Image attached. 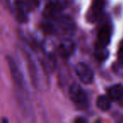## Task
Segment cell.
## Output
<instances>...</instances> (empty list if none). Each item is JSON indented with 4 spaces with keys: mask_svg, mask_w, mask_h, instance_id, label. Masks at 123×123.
<instances>
[{
    "mask_svg": "<svg viewBox=\"0 0 123 123\" xmlns=\"http://www.w3.org/2000/svg\"><path fill=\"white\" fill-rule=\"evenodd\" d=\"M70 99L79 107H85L88 105V96L79 84H73L69 89Z\"/></svg>",
    "mask_w": 123,
    "mask_h": 123,
    "instance_id": "obj_1",
    "label": "cell"
},
{
    "mask_svg": "<svg viewBox=\"0 0 123 123\" xmlns=\"http://www.w3.org/2000/svg\"><path fill=\"white\" fill-rule=\"evenodd\" d=\"M56 20V27L63 34L73 36L76 31V25L72 17L68 15H59L53 18Z\"/></svg>",
    "mask_w": 123,
    "mask_h": 123,
    "instance_id": "obj_2",
    "label": "cell"
},
{
    "mask_svg": "<svg viewBox=\"0 0 123 123\" xmlns=\"http://www.w3.org/2000/svg\"><path fill=\"white\" fill-rule=\"evenodd\" d=\"M75 73L82 83L89 84L94 80V72L84 62H79L75 66Z\"/></svg>",
    "mask_w": 123,
    "mask_h": 123,
    "instance_id": "obj_3",
    "label": "cell"
},
{
    "mask_svg": "<svg viewBox=\"0 0 123 123\" xmlns=\"http://www.w3.org/2000/svg\"><path fill=\"white\" fill-rule=\"evenodd\" d=\"M68 4V0H53L45 8V14L49 18H55L63 10Z\"/></svg>",
    "mask_w": 123,
    "mask_h": 123,
    "instance_id": "obj_4",
    "label": "cell"
},
{
    "mask_svg": "<svg viewBox=\"0 0 123 123\" xmlns=\"http://www.w3.org/2000/svg\"><path fill=\"white\" fill-rule=\"evenodd\" d=\"M10 7L15 19L19 23H26L28 21L27 11L25 5L20 0H10Z\"/></svg>",
    "mask_w": 123,
    "mask_h": 123,
    "instance_id": "obj_5",
    "label": "cell"
},
{
    "mask_svg": "<svg viewBox=\"0 0 123 123\" xmlns=\"http://www.w3.org/2000/svg\"><path fill=\"white\" fill-rule=\"evenodd\" d=\"M74 51H75V44L68 38L64 39L62 41L57 48L58 54L60 55L61 57L65 58V59L70 57L74 54Z\"/></svg>",
    "mask_w": 123,
    "mask_h": 123,
    "instance_id": "obj_6",
    "label": "cell"
},
{
    "mask_svg": "<svg viewBox=\"0 0 123 123\" xmlns=\"http://www.w3.org/2000/svg\"><path fill=\"white\" fill-rule=\"evenodd\" d=\"M111 28L110 25L104 24L97 34V45L101 46H107L111 41Z\"/></svg>",
    "mask_w": 123,
    "mask_h": 123,
    "instance_id": "obj_7",
    "label": "cell"
},
{
    "mask_svg": "<svg viewBox=\"0 0 123 123\" xmlns=\"http://www.w3.org/2000/svg\"><path fill=\"white\" fill-rule=\"evenodd\" d=\"M7 61L8 63H9V67L10 68V72L14 81L17 85H19V87H22L23 84H24V83H23V76L21 74V72L19 71V68H18L17 64H16L15 61L14 60V58H12L9 56H7Z\"/></svg>",
    "mask_w": 123,
    "mask_h": 123,
    "instance_id": "obj_8",
    "label": "cell"
},
{
    "mask_svg": "<svg viewBox=\"0 0 123 123\" xmlns=\"http://www.w3.org/2000/svg\"><path fill=\"white\" fill-rule=\"evenodd\" d=\"M107 96L112 100H121L123 99V86L121 84H115L107 89Z\"/></svg>",
    "mask_w": 123,
    "mask_h": 123,
    "instance_id": "obj_9",
    "label": "cell"
},
{
    "mask_svg": "<svg viewBox=\"0 0 123 123\" xmlns=\"http://www.w3.org/2000/svg\"><path fill=\"white\" fill-rule=\"evenodd\" d=\"M105 6V0H94L91 6L90 17L92 20H95L101 14Z\"/></svg>",
    "mask_w": 123,
    "mask_h": 123,
    "instance_id": "obj_10",
    "label": "cell"
},
{
    "mask_svg": "<svg viewBox=\"0 0 123 123\" xmlns=\"http://www.w3.org/2000/svg\"><path fill=\"white\" fill-rule=\"evenodd\" d=\"M96 105L100 111H106L111 108V100L106 95H99L96 100Z\"/></svg>",
    "mask_w": 123,
    "mask_h": 123,
    "instance_id": "obj_11",
    "label": "cell"
},
{
    "mask_svg": "<svg viewBox=\"0 0 123 123\" xmlns=\"http://www.w3.org/2000/svg\"><path fill=\"white\" fill-rule=\"evenodd\" d=\"M95 58L99 62H103L106 60L109 56V51L106 49V46H101L96 45L95 51H94Z\"/></svg>",
    "mask_w": 123,
    "mask_h": 123,
    "instance_id": "obj_12",
    "label": "cell"
},
{
    "mask_svg": "<svg viewBox=\"0 0 123 123\" xmlns=\"http://www.w3.org/2000/svg\"><path fill=\"white\" fill-rule=\"evenodd\" d=\"M117 56H118V60H119L121 62H123V41H121L119 46Z\"/></svg>",
    "mask_w": 123,
    "mask_h": 123,
    "instance_id": "obj_13",
    "label": "cell"
},
{
    "mask_svg": "<svg viewBox=\"0 0 123 123\" xmlns=\"http://www.w3.org/2000/svg\"><path fill=\"white\" fill-rule=\"evenodd\" d=\"M27 3L32 7H36L39 4V0H27Z\"/></svg>",
    "mask_w": 123,
    "mask_h": 123,
    "instance_id": "obj_14",
    "label": "cell"
},
{
    "mask_svg": "<svg viewBox=\"0 0 123 123\" xmlns=\"http://www.w3.org/2000/svg\"><path fill=\"white\" fill-rule=\"evenodd\" d=\"M75 122H77V123H79V122H81V123H84V122H86V120L85 119H84V118H77V119L75 120Z\"/></svg>",
    "mask_w": 123,
    "mask_h": 123,
    "instance_id": "obj_15",
    "label": "cell"
}]
</instances>
